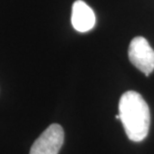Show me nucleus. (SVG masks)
Masks as SVG:
<instances>
[{"mask_svg":"<svg viewBox=\"0 0 154 154\" xmlns=\"http://www.w3.org/2000/svg\"><path fill=\"white\" fill-rule=\"evenodd\" d=\"M118 108L129 139L134 142L145 139L150 127V110L143 97L136 91L125 92L120 97Z\"/></svg>","mask_w":154,"mask_h":154,"instance_id":"nucleus-1","label":"nucleus"},{"mask_svg":"<svg viewBox=\"0 0 154 154\" xmlns=\"http://www.w3.org/2000/svg\"><path fill=\"white\" fill-rule=\"evenodd\" d=\"M64 142V130L59 124H51L35 140L30 154H58Z\"/></svg>","mask_w":154,"mask_h":154,"instance_id":"nucleus-3","label":"nucleus"},{"mask_svg":"<svg viewBox=\"0 0 154 154\" xmlns=\"http://www.w3.org/2000/svg\"><path fill=\"white\" fill-rule=\"evenodd\" d=\"M128 57L131 63L146 76L154 70V50L144 37L138 36L132 39L128 48Z\"/></svg>","mask_w":154,"mask_h":154,"instance_id":"nucleus-2","label":"nucleus"},{"mask_svg":"<svg viewBox=\"0 0 154 154\" xmlns=\"http://www.w3.org/2000/svg\"><path fill=\"white\" fill-rule=\"evenodd\" d=\"M96 16L94 11L82 0H77L73 3L71 23L76 31L87 32L95 26Z\"/></svg>","mask_w":154,"mask_h":154,"instance_id":"nucleus-4","label":"nucleus"},{"mask_svg":"<svg viewBox=\"0 0 154 154\" xmlns=\"http://www.w3.org/2000/svg\"><path fill=\"white\" fill-rule=\"evenodd\" d=\"M115 118H116V119H120V116H119V114H117V115L115 116Z\"/></svg>","mask_w":154,"mask_h":154,"instance_id":"nucleus-5","label":"nucleus"}]
</instances>
